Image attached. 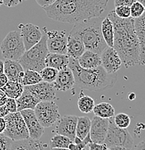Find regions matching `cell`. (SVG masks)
Returning <instances> with one entry per match:
<instances>
[{"label":"cell","mask_w":145,"mask_h":150,"mask_svg":"<svg viewBox=\"0 0 145 150\" xmlns=\"http://www.w3.org/2000/svg\"><path fill=\"white\" fill-rule=\"evenodd\" d=\"M114 30L113 46L126 68L140 65L139 46L136 35L134 19L120 18L112 10L108 15Z\"/></svg>","instance_id":"1"},{"label":"cell","mask_w":145,"mask_h":150,"mask_svg":"<svg viewBox=\"0 0 145 150\" xmlns=\"http://www.w3.org/2000/svg\"><path fill=\"white\" fill-rule=\"evenodd\" d=\"M105 8V6L89 0L55 2L48 7H43L49 18L55 21L71 24L99 17Z\"/></svg>","instance_id":"2"},{"label":"cell","mask_w":145,"mask_h":150,"mask_svg":"<svg viewBox=\"0 0 145 150\" xmlns=\"http://www.w3.org/2000/svg\"><path fill=\"white\" fill-rule=\"evenodd\" d=\"M68 67L74 78V84L82 90L103 91L111 88L117 82V74H109L101 66L94 69H83L77 59L69 57Z\"/></svg>","instance_id":"3"},{"label":"cell","mask_w":145,"mask_h":150,"mask_svg":"<svg viewBox=\"0 0 145 150\" xmlns=\"http://www.w3.org/2000/svg\"><path fill=\"white\" fill-rule=\"evenodd\" d=\"M102 20L103 19L99 17L83 20L74 24L71 30L80 36L85 50L99 54L108 47L101 33Z\"/></svg>","instance_id":"4"},{"label":"cell","mask_w":145,"mask_h":150,"mask_svg":"<svg viewBox=\"0 0 145 150\" xmlns=\"http://www.w3.org/2000/svg\"><path fill=\"white\" fill-rule=\"evenodd\" d=\"M48 53L49 51L46 45V37L43 35L37 44L25 51L18 62L25 71L34 70L39 72L46 67L45 60Z\"/></svg>","instance_id":"5"},{"label":"cell","mask_w":145,"mask_h":150,"mask_svg":"<svg viewBox=\"0 0 145 150\" xmlns=\"http://www.w3.org/2000/svg\"><path fill=\"white\" fill-rule=\"evenodd\" d=\"M0 50L3 58L18 62L25 51L20 33L16 30L9 33L1 42Z\"/></svg>","instance_id":"6"},{"label":"cell","mask_w":145,"mask_h":150,"mask_svg":"<svg viewBox=\"0 0 145 150\" xmlns=\"http://www.w3.org/2000/svg\"><path fill=\"white\" fill-rule=\"evenodd\" d=\"M6 129L3 134L12 141H19L30 138L28 130L20 112H10L4 117Z\"/></svg>","instance_id":"7"},{"label":"cell","mask_w":145,"mask_h":150,"mask_svg":"<svg viewBox=\"0 0 145 150\" xmlns=\"http://www.w3.org/2000/svg\"><path fill=\"white\" fill-rule=\"evenodd\" d=\"M104 144L107 147L113 146H123L131 150L134 146V139L126 129H121L115 125L113 118H109L108 131Z\"/></svg>","instance_id":"8"},{"label":"cell","mask_w":145,"mask_h":150,"mask_svg":"<svg viewBox=\"0 0 145 150\" xmlns=\"http://www.w3.org/2000/svg\"><path fill=\"white\" fill-rule=\"evenodd\" d=\"M33 110L39 123L43 128L51 127L60 118L59 107L54 101H40Z\"/></svg>","instance_id":"9"},{"label":"cell","mask_w":145,"mask_h":150,"mask_svg":"<svg viewBox=\"0 0 145 150\" xmlns=\"http://www.w3.org/2000/svg\"><path fill=\"white\" fill-rule=\"evenodd\" d=\"M46 37V45L49 53L66 54L67 36L66 31L64 30H48L43 28Z\"/></svg>","instance_id":"10"},{"label":"cell","mask_w":145,"mask_h":150,"mask_svg":"<svg viewBox=\"0 0 145 150\" xmlns=\"http://www.w3.org/2000/svg\"><path fill=\"white\" fill-rule=\"evenodd\" d=\"M24 90L35 97L39 101H54L56 99V90L52 83L42 82L33 85L24 86Z\"/></svg>","instance_id":"11"},{"label":"cell","mask_w":145,"mask_h":150,"mask_svg":"<svg viewBox=\"0 0 145 150\" xmlns=\"http://www.w3.org/2000/svg\"><path fill=\"white\" fill-rule=\"evenodd\" d=\"M18 28L20 30V36L23 40L25 51L37 44L43 36L40 28L35 25L31 23L20 24Z\"/></svg>","instance_id":"12"},{"label":"cell","mask_w":145,"mask_h":150,"mask_svg":"<svg viewBox=\"0 0 145 150\" xmlns=\"http://www.w3.org/2000/svg\"><path fill=\"white\" fill-rule=\"evenodd\" d=\"M101 67L109 74L116 73L122 66L119 55L113 47L108 46L100 54Z\"/></svg>","instance_id":"13"},{"label":"cell","mask_w":145,"mask_h":150,"mask_svg":"<svg viewBox=\"0 0 145 150\" xmlns=\"http://www.w3.org/2000/svg\"><path fill=\"white\" fill-rule=\"evenodd\" d=\"M108 126L109 118L93 117L90 130V137L92 142L98 144L103 143L108 131Z\"/></svg>","instance_id":"14"},{"label":"cell","mask_w":145,"mask_h":150,"mask_svg":"<svg viewBox=\"0 0 145 150\" xmlns=\"http://www.w3.org/2000/svg\"><path fill=\"white\" fill-rule=\"evenodd\" d=\"M28 130L29 137L33 139H39L44 133V128L39 123L33 110L27 109L20 111Z\"/></svg>","instance_id":"15"},{"label":"cell","mask_w":145,"mask_h":150,"mask_svg":"<svg viewBox=\"0 0 145 150\" xmlns=\"http://www.w3.org/2000/svg\"><path fill=\"white\" fill-rule=\"evenodd\" d=\"M77 122V117L76 115H65L59 120L55 129L56 132L57 134L65 136L71 141H74L76 137Z\"/></svg>","instance_id":"16"},{"label":"cell","mask_w":145,"mask_h":150,"mask_svg":"<svg viewBox=\"0 0 145 150\" xmlns=\"http://www.w3.org/2000/svg\"><path fill=\"white\" fill-rule=\"evenodd\" d=\"M53 85L56 90L67 91L74 85V78L71 69L69 67L59 70Z\"/></svg>","instance_id":"17"},{"label":"cell","mask_w":145,"mask_h":150,"mask_svg":"<svg viewBox=\"0 0 145 150\" xmlns=\"http://www.w3.org/2000/svg\"><path fill=\"white\" fill-rule=\"evenodd\" d=\"M85 51L80 36L74 31L71 30L67 36L66 54L69 57L77 59Z\"/></svg>","instance_id":"18"},{"label":"cell","mask_w":145,"mask_h":150,"mask_svg":"<svg viewBox=\"0 0 145 150\" xmlns=\"http://www.w3.org/2000/svg\"><path fill=\"white\" fill-rule=\"evenodd\" d=\"M134 25L139 46L140 65H144L145 62V15L134 19Z\"/></svg>","instance_id":"19"},{"label":"cell","mask_w":145,"mask_h":150,"mask_svg":"<svg viewBox=\"0 0 145 150\" xmlns=\"http://www.w3.org/2000/svg\"><path fill=\"white\" fill-rule=\"evenodd\" d=\"M25 70L18 61L5 59L4 62V74L10 81L21 83Z\"/></svg>","instance_id":"20"},{"label":"cell","mask_w":145,"mask_h":150,"mask_svg":"<svg viewBox=\"0 0 145 150\" xmlns=\"http://www.w3.org/2000/svg\"><path fill=\"white\" fill-rule=\"evenodd\" d=\"M79 65L83 69H94L101 65L100 54L85 50L77 59Z\"/></svg>","instance_id":"21"},{"label":"cell","mask_w":145,"mask_h":150,"mask_svg":"<svg viewBox=\"0 0 145 150\" xmlns=\"http://www.w3.org/2000/svg\"><path fill=\"white\" fill-rule=\"evenodd\" d=\"M69 59V56L67 54L48 53L45 60V64H46V67H51L59 71L68 67Z\"/></svg>","instance_id":"22"},{"label":"cell","mask_w":145,"mask_h":150,"mask_svg":"<svg viewBox=\"0 0 145 150\" xmlns=\"http://www.w3.org/2000/svg\"><path fill=\"white\" fill-rule=\"evenodd\" d=\"M10 150H43V142L31 138L12 141Z\"/></svg>","instance_id":"23"},{"label":"cell","mask_w":145,"mask_h":150,"mask_svg":"<svg viewBox=\"0 0 145 150\" xmlns=\"http://www.w3.org/2000/svg\"><path fill=\"white\" fill-rule=\"evenodd\" d=\"M40 101L36 99L35 97L24 90L23 94L18 99H16L18 112H20L23 110H27V109L34 110L36 105Z\"/></svg>","instance_id":"24"},{"label":"cell","mask_w":145,"mask_h":150,"mask_svg":"<svg viewBox=\"0 0 145 150\" xmlns=\"http://www.w3.org/2000/svg\"><path fill=\"white\" fill-rule=\"evenodd\" d=\"M101 33L105 43L108 47H113V39H114V30L111 20L108 17L104 18L100 25Z\"/></svg>","instance_id":"25"},{"label":"cell","mask_w":145,"mask_h":150,"mask_svg":"<svg viewBox=\"0 0 145 150\" xmlns=\"http://www.w3.org/2000/svg\"><path fill=\"white\" fill-rule=\"evenodd\" d=\"M1 90L5 93L7 98L16 100L23 94L24 91V86L19 82L8 80L7 84L1 87Z\"/></svg>","instance_id":"26"},{"label":"cell","mask_w":145,"mask_h":150,"mask_svg":"<svg viewBox=\"0 0 145 150\" xmlns=\"http://www.w3.org/2000/svg\"><path fill=\"white\" fill-rule=\"evenodd\" d=\"M93 112L95 116L102 118H110L115 115V109L108 103H100L95 105Z\"/></svg>","instance_id":"27"},{"label":"cell","mask_w":145,"mask_h":150,"mask_svg":"<svg viewBox=\"0 0 145 150\" xmlns=\"http://www.w3.org/2000/svg\"><path fill=\"white\" fill-rule=\"evenodd\" d=\"M91 121L87 116L77 117V126H76V137L84 139L90 134Z\"/></svg>","instance_id":"28"},{"label":"cell","mask_w":145,"mask_h":150,"mask_svg":"<svg viewBox=\"0 0 145 150\" xmlns=\"http://www.w3.org/2000/svg\"><path fill=\"white\" fill-rule=\"evenodd\" d=\"M95 105V101L91 97L87 96L81 93L78 98L77 106L79 110L83 113H89L93 111Z\"/></svg>","instance_id":"29"},{"label":"cell","mask_w":145,"mask_h":150,"mask_svg":"<svg viewBox=\"0 0 145 150\" xmlns=\"http://www.w3.org/2000/svg\"><path fill=\"white\" fill-rule=\"evenodd\" d=\"M42 81L43 79L38 71H34V70H25L21 84L23 86L33 85Z\"/></svg>","instance_id":"30"},{"label":"cell","mask_w":145,"mask_h":150,"mask_svg":"<svg viewBox=\"0 0 145 150\" xmlns=\"http://www.w3.org/2000/svg\"><path fill=\"white\" fill-rule=\"evenodd\" d=\"M72 142L68 137L57 134L50 141V146L51 148H68Z\"/></svg>","instance_id":"31"},{"label":"cell","mask_w":145,"mask_h":150,"mask_svg":"<svg viewBox=\"0 0 145 150\" xmlns=\"http://www.w3.org/2000/svg\"><path fill=\"white\" fill-rule=\"evenodd\" d=\"M58 72L59 71L56 69L46 67L39 71V74L41 76L43 81L48 82V83H53L57 78Z\"/></svg>","instance_id":"32"},{"label":"cell","mask_w":145,"mask_h":150,"mask_svg":"<svg viewBox=\"0 0 145 150\" xmlns=\"http://www.w3.org/2000/svg\"><path fill=\"white\" fill-rule=\"evenodd\" d=\"M115 125L121 129H127L131 123V118L129 115L120 112L113 117Z\"/></svg>","instance_id":"33"},{"label":"cell","mask_w":145,"mask_h":150,"mask_svg":"<svg viewBox=\"0 0 145 150\" xmlns=\"http://www.w3.org/2000/svg\"><path fill=\"white\" fill-rule=\"evenodd\" d=\"M130 12L132 18L135 19L139 18L143 14H144V5H143L141 3L139 2V1H135L130 7Z\"/></svg>","instance_id":"34"},{"label":"cell","mask_w":145,"mask_h":150,"mask_svg":"<svg viewBox=\"0 0 145 150\" xmlns=\"http://www.w3.org/2000/svg\"><path fill=\"white\" fill-rule=\"evenodd\" d=\"M114 12L116 15L120 18H131L130 7L128 6H118L115 7Z\"/></svg>","instance_id":"35"},{"label":"cell","mask_w":145,"mask_h":150,"mask_svg":"<svg viewBox=\"0 0 145 150\" xmlns=\"http://www.w3.org/2000/svg\"><path fill=\"white\" fill-rule=\"evenodd\" d=\"M12 141L4 135L0 134V150H10Z\"/></svg>","instance_id":"36"},{"label":"cell","mask_w":145,"mask_h":150,"mask_svg":"<svg viewBox=\"0 0 145 150\" xmlns=\"http://www.w3.org/2000/svg\"><path fill=\"white\" fill-rule=\"evenodd\" d=\"M5 105L7 108L8 109L10 112H18V108H17V103L16 100L13 98H7L6 100Z\"/></svg>","instance_id":"37"},{"label":"cell","mask_w":145,"mask_h":150,"mask_svg":"<svg viewBox=\"0 0 145 150\" xmlns=\"http://www.w3.org/2000/svg\"><path fill=\"white\" fill-rule=\"evenodd\" d=\"M87 150H107L108 147L104 143L98 144L91 142L86 146Z\"/></svg>","instance_id":"38"},{"label":"cell","mask_w":145,"mask_h":150,"mask_svg":"<svg viewBox=\"0 0 145 150\" xmlns=\"http://www.w3.org/2000/svg\"><path fill=\"white\" fill-rule=\"evenodd\" d=\"M135 1H137V0H114V5L115 7L121 5L131 7L132 4Z\"/></svg>","instance_id":"39"},{"label":"cell","mask_w":145,"mask_h":150,"mask_svg":"<svg viewBox=\"0 0 145 150\" xmlns=\"http://www.w3.org/2000/svg\"><path fill=\"white\" fill-rule=\"evenodd\" d=\"M26 0H3V4L7 7H13Z\"/></svg>","instance_id":"40"},{"label":"cell","mask_w":145,"mask_h":150,"mask_svg":"<svg viewBox=\"0 0 145 150\" xmlns=\"http://www.w3.org/2000/svg\"><path fill=\"white\" fill-rule=\"evenodd\" d=\"M78 1V0H57L56 2L63 3V2H70V1ZM89 1H95V2L98 3V4H102V5L105 6V7H106L109 0H89Z\"/></svg>","instance_id":"41"},{"label":"cell","mask_w":145,"mask_h":150,"mask_svg":"<svg viewBox=\"0 0 145 150\" xmlns=\"http://www.w3.org/2000/svg\"><path fill=\"white\" fill-rule=\"evenodd\" d=\"M35 1L43 8V7H48V6L54 4L57 0H35Z\"/></svg>","instance_id":"42"},{"label":"cell","mask_w":145,"mask_h":150,"mask_svg":"<svg viewBox=\"0 0 145 150\" xmlns=\"http://www.w3.org/2000/svg\"><path fill=\"white\" fill-rule=\"evenodd\" d=\"M10 113L8 109L7 108L5 105L0 106V118H4L6 115Z\"/></svg>","instance_id":"43"},{"label":"cell","mask_w":145,"mask_h":150,"mask_svg":"<svg viewBox=\"0 0 145 150\" xmlns=\"http://www.w3.org/2000/svg\"><path fill=\"white\" fill-rule=\"evenodd\" d=\"M7 82H8V79L5 74H2L0 75V89L4 87Z\"/></svg>","instance_id":"44"},{"label":"cell","mask_w":145,"mask_h":150,"mask_svg":"<svg viewBox=\"0 0 145 150\" xmlns=\"http://www.w3.org/2000/svg\"><path fill=\"white\" fill-rule=\"evenodd\" d=\"M68 149L69 150H84L83 148L80 146L79 144H77L71 142L68 146Z\"/></svg>","instance_id":"45"},{"label":"cell","mask_w":145,"mask_h":150,"mask_svg":"<svg viewBox=\"0 0 145 150\" xmlns=\"http://www.w3.org/2000/svg\"><path fill=\"white\" fill-rule=\"evenodd\" d=\"M6 129V121L4 118H0V134H3Z\"/></svg>","instance_id":"46"},{"label":"cell","mask_w":145,"mask_h":150,"mask_svg":"<svg viewBox=\"0 0 145 150\" xmlns=\"http://www.w3.org/2000/svg\"><path fill=\"white\" fill-rule=\"evenodd\" d=\"M135 150H145V142L144 141L139 142L138 144L136 146Z\"/></svg>","instance_id":"47"},{"label":"cell","mask_w":145,"mask_h":150,"mask_svg":"<svg viewBox=\"0 0 145 150\" xmlns=\"http://www.w3.org/2000/svg\"><path fill=\"white\" fill-rule=\"evenodd\" d=\"M107 150H128L126 148L123 147V146H110V147H108Z\"/></svg>","instance_id":"48"},{"label":"cell","mask_w":145,"mask_h":150,"mask_svg":"<svg viewBox=\"0 0 145 150\" xmlns=\"http://www.w3.org/2000/svg\"><path fill=\"white\" fill-rule=\"evenodd\" d=\"M4 74V62L0 60V75Z\"/></svg>","instance_id":"49"},{"label":"cell","mask_w":145,"mask_h":150,"mask_svg":"<svg viewBox=\"0 0 145 150\" xmlns=\"http://www.w3.org/2000/svg\"><path fill=\"white\" fill-rule=\"evenodd\" d=\"M7 98V97L6 96L5 93H4V92H3L2 90L0 89V100L3 99V98Z\"/></svg>","instance_id":"50"},{"label":"cell","mask_w":145,"mask_h":150,"mask_svg":"<svg viewBox=\"0 0 145 150\" xmlns=\"http://www.w3.org/2000/svg\"><path fill=\"white\" fill-rule=\"evenodd\" d=\"M129 100H134L135 99V97H136V95H135V94H134V93H131L130 95H129Z\"/></svg>","instance_id":"51"},{"label":"cell","mask_w":145,"mask_h":150,"mask_svg":"<svg viewBox=\"0 0 145 150\" xmlns=\"http://www.w3.org/2000/svg\"><path fill=\"white\" fill-rule=\"evenodd\" d=\"M51 150H69L68 148H51Z\"/></svg>","instance_id":"52"},{"label":"cell","mask_w":145,"mask_h":150,"mask_svg":"<svg viewBox=\"0 0 145 150\" xmlns=\"http://www.w3.org/2000/svg\"><path fill=\"white\" fill-rule=\"evenodd\" d=\"M137 1H139V2L141 3V4H143V5H144V3H145V0H137Z\"/></svg>","instance_id":"53"},{"label":"cell","mask_w":145,"mask_h":150,"mask_svg":"<svg viewBox=\"0 0 145 150\" xmlns=\"http://www.w3.org/2000/svg\"><path fill=\"white\" fill-rule=\"evenodd\" d=\"M3 4V0H0V6Z\"/></svg>","instance_id":"54"}]
</instances>
